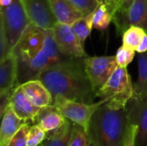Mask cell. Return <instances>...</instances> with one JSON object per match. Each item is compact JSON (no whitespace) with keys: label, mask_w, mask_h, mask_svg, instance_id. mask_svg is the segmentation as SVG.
<instances>
[{"label":"cell","mask_w":147,"mask_h":146,"mask_svg":"<svg viewBox=\"0 0 147 146\" xmlns=\"http://www.w3.org/2000/svg\"><path fill=\"white\" fill-rule=\"evenodd\" d=\"M12 51L17 59L20 84L38 79L48 68L70 59L59 52L52 28H44L32 22L28 24Z\"/></svg>","instance_id":"6da1fadb"},{"label":"cell","mask_w":147,"mask_h":146,"mask_svg":"<svg viewBox=\"0 0 147 146\" xmlns=\"http://www.w3.org/2000/svg\"><path fill=\"white\" fill-rule=\"evenodd\" d=\"M48 89L53 97L65 98L94 103L96 92L85 72L84 58L67 59L43 71L39 78Z\"/></svg>","instance_id":"7a4b0ae2"},{"label":"cell","mask_w":147,"mask_h":146,"mask_svg":"<svg viewBox=\"0 0 147 146\" xmlns=\"http://www.w3.org/2000/svg\"><path fill=\"white\" fill-rule=\"evenodd\" d=\"M127 108L102 104L93 114L88 133L93 146H123L128 129Z\"/></svg>","instance_id":"3957f363"},{"label":"cell","mask_w":147,"mask_h":146,"mask_svg":"<svg viewBox=\"0 0 147 146\" xmlns=\"http://www.w3.org/2000/svg\"><path fill=\"white\" fill-rule=\"evenodd\" d=\"M134 86L127 67L118 66L106 83L96 91V97L107 101L114 109L126 108L134 96Z\"/></svg>","instance_id":"277c9868"},{"label":"cell","mask_w":147,"mask_h":146,"mask_svg":"<svg viewBox=\"0 0 147 146\" xmlns=\"http://www.w3.org/2000/svg\"><path fill=\"white\" fill-rule=\"evenodd\" d=\"M30 22L22 0H0V26L12 50Z\"/></svg>","instance_id":"5b68a950"},{"label":"cell","mask_w":147,"mask_h":146,"mask_svg":"<svg viewBox=\"0 0 147 146\" xmlns=\"http://www.w3.org/2000/svg\"><path fill=\"white\" fill-rule=\"evenodd\" d=\"M106 102V100L101 99L96 102L88 104L85 102L73 101L61 96H57L53 97V105L65 119L83 126L88 132L93 114L100 106Z\"/></svg>","instance_id":"8992f818"},{"label":"cell","mask_w":147,"mask_h":146,"mask_svg":"<svg viewBox=\"0 0 147 146\" xmlns=\"http://www.w3.org/2000/svg\"><path fill=\"white\" fill-rule=\"evenodd\" d=\"M85 72L96 92L109 79L118 67L115 56H87L84 58Z\"/></svg>","instance_id":"52a82bcc"},{"label":"cell","mask_w":147,"mask_h":146,"mask_svg":"<svg viewBox=\"0 0 147 146\" xmlns=\"http://www.w3.org/2000/svg\"><path fill=\"white\" fill-rule=\"evenodd\" d=\"M54 41L61 53L72 59H82L88 56L84 44L75 34L70 24L56 22L52 28Z\"/></svg>","instance_id":"ba28073f"},{"label":"cell","mask_w":147,"mask_h":146,"mask_svg":"<svg viewBox=\"0 0 147 146\" xmlns=\"http://www.w3.org/2000/svg\"><path fill=\"white\" fill-rule=\"evenodd\" d=\"M113 22L121 35L131 26L140 27L147 33V0H135L127 10L115 12Z\"/></svg>","instance_id":"9c48e42d"},{"label":"cell","mask_w":147,"mask_h":146,"mask_svg":"<svg viewBox=\"0 0 147 146\" xmlns=\"http://www.w3.org/2000/svg\"><path fill=\"white\" fill-rule=\"evenodd\" d=\"M126 108L129 124L137 126L135 146H147V96H133Z\"/></svg>","instance_id":"30bf717a"},{"label":"cell","mask_w":147,"mask_h":146,"mask_svg":"<svg viewBox=\"0 0 147 146\" xmlns=\"http://www.w3.org/2000/svg\"><path fill=\"white\" fill-rule=\"evenodd\" d=\"M22 3L32 23L44 28H52L57 22L52 13L49 0H22Z\"/></svg>","instance_id":"8fae6325"},{"label":"cell","mask_w":147,"mask_h":146,"mask_svg":"<svg viewBox=\"0 0 147 146\" xmlns=\"http://www.w3.org/2000/svg\"><path fill=\"white\" fill-rule=\"evenodd\" d=\"M9 105L16 114L28 123V121L34 123L40 110V108L36 107L30 102L20 84L16 88L11 96Z\"/></svg>","instance_id":"7c38bea8"},{"label":"cell","mask_w":147,"mask_h":146,"mask_svg":"<svg viewBox=\"0 0 147 146\" xmlns=\"http://www.w3.org/2000/svg\"><path fill=\"white\" fill-rule=\"evenodd\" d=\"M19 84L17 59L12 51L0 60V92L15 89Z\"/></svg>","instance_id":"4fadbf2b"},{"label":"cell","mask_w":147,"mask_h":146,"mask_svg":"<svg viewBox=\"0 0 147 146\" xmlns=\"http://www.w3.org/2000/svg\"><path fill=\"white\" fill-rule=\"evenodd\" d=\"M30 102L39 108L53 104V99L51 92L40 79H33L20 84Z\"/></svg>","instance_id":"5bb4252c"},{"label":"cell","mask_w":147,"mask_h":146,"mask_svg":"<svg viewBox=\"0 0 147 146\" xmlns=\"http://www.w3.org/2000/svg\"><path fill=\"white\" fill-rule=\"evenodd\" d=\"M49 4L57 22L72 25L84 15L68 0H49Z\"/></svg>","instance_id":"9a60e30c"},{"label":"cell","mask_w":147,"mask_h":146,"mask_svg":"<svg viewBox=\"0 0 147 146\" xmlns=\"http://www.w3.org/2000/svg\"><path fill=\"white\" fill-rule=\"evenodd\" d=\"M26 123L28 122L19 118L9 105L2 116L0 128V146L7 145L15 134Z\"/></svg>","instance_id":"2e32d148"},{"label":"cell","mask_w":147,"mask_h":146,"mask_svg":"<svg viewBox=\"0 0 147 146\" xmlns=\"http://www.w3.org/2000/svg\"><path fill=\"white\" fill-rule=\"evenodd\" d=\"M65 121L66 119L52 104L40 108L34 124L39 125L47 133H48L59 129Z\"/></svg>","instance_id":"e0dca14e"},{"label":"cell","mask_w":147,"mask_h":146,"mask_svg":"<svg viewBox=\"0 0 147 146\" xmlns=\"http://www.w3.org/2000/svg\"><path fill=\"white\" fill-rule=\"evenodd\" d=\"M74 123L66 119L65 124L59 129L47 133L42 146H68Z\"/></svg>","instance_id":"ac0fdd59"},{"label":"cell","mask_w":147,"mask_h":146,"mask_svg":"<svg viewBox=\"0 0 147 146\" xmlns=\"http://www.w3.org/2000/svg\"><path fill=\"white\" fill-rule=\"evenodd\" d=\"M139 76L134 85V97L147 96V52L140 53L138 57Z\"/></svg>","instance_id":"d6986e66"},{"label":"cell","mask_w":147,"mask_h":146,"mask_svg":"<svg viewBox=\"0 0 147 146\" xmlns=\"http://www.w3.org/2000/svg\"><path fill=\"white\" fill-rule=\"evenodd\" d=\"M113 22V15L108 6L101 3L93 11V28L103 31Z\"/></svg>","instance_id":"ffe728a7"},{"label":"cell","mask_w":147,"mask_h":146,"mask_svg":"<svg viewBox=\"0 0 147 146\" xmlns=\"http://www.w3.org/2000/svg\"><path fill=\"white\" fill-rule=\"evenodd\" d=\"M71 26L75 34L84 44L85 40L90 35L93 29V12L83 15Z\"/></svg>","instance_id":"44dd1931"},{"label":"cell","mask_w":147,"mask_h":146,"mask_svg":"<svg viewBox=\"0 0 147 146\" xmlns=\"http://www.w3.org/2000/svg\"><path fill=\"white\" fill-rule=\"evenodd\" d=\"M146 34L143 28L136 26H131L122 34V45L137 51Z\"/></svg>","instance_id":"7402d4cb"},{"label":"cell","mask_w":147,"mask_h":146,"mask_svg":"<svg viewBox=\"0 0 147 146\" xmlns=\"http://www.w3.org/2000/svg\"><path fill=\"white\" fill-rule=\"evenodd\" d=\"M91 140L88 132L81 126L75 124L68 146H90Z\"/></svg>","instance_id":"603a6c76"},{"label":"cell","mask_w":147,"mask_h":146,"mask_svg":"<svg viewBox=\"0 0 147 146\" xmlns=\"http://www.w3.org/2000/svg\"><path fill=\"white\" fill-rule=\"evenodd\" d=\"M135 52H136L135 50L125 45H122L121 46H120L115 54L118 66L127 67L133 61L135 56Z\"/></svg>","instance_id":"cb8c5ba5"},{"label":"cell","mask_w":147,"mask_h":146,"mask_svg":"<svg viewBox=\"0 0 147 146\" xmlns=\"http://www.w3.org/2000/svg\"><path fill=\"white\" fill-rule=\"evenodd\" d=\"M47 138V133L37 124L30 126L28 136V146H38L41 145Z\"/></svg>","instance_id":"d4e9b609"},{"label":"cell","mask_w":147,"mask_h":146,"mask_svg":"<svg viewBox=\"0 0 147 146\" xmlns=\"http://www.w3.org/2000/svg\"><path fill=\"white\" fill-rule=\"evenodd\" d=\"M30 126L28 123L24 124L6 146H28V136Z\"/></svg>","instance_id":"484cf974"},{"label":"cell","mask_w":147,"mask_h":146,"mask_svg":"<svg viewBox=\"0 0 147 146\" xmlns=\"http://www.w3.org/2000/svg\"><path fill=\"white\" fill-rule=\"evenodd\" d=\"M84 15L93 12L102 3L101 0H68Z\"/></svg>","instance_id":"4316f807"},{"label":"cell","mask_w":147,"mask_h":146,"mask_svg":"<svg viewBox=\"0 0 147 146\" xmlns=\"http://www.w3.org/2000/svg\"><path fill=\"white\" fill-rule=\"evenodd\" d=\"M12 52L9 39L2 26H0V60L3 59L9 53Z\"/></svg>","instance_id":"83f0119b"},{"label":"cell","mask_w":147,"mask_h":146,"mask_svg":"<svg viewBox=\"0 0 147 146\" xmlns=\"http://www.w3.org/2000/svg\"><path fill=\"white\" fill-rule=\"evenodd\" d=\"M15 89H16V88L9 89V90L0 92V114H1V116H3L6 108L9 106L10 99H11V96H12Z\"/></svg>","instance_id":"f1b7e54d"},{"label":"cell","mask_w":147,"mask_h":146,"mask_svg":"<svg viewBox=\"0 0 147 146\" xmlns=\"http://www.w3.org/2000/svg\"><path fill=\"white\" fill-rule=\"evenodd\" d=\"M136 136H137V126L135 125L129 124L123 146H135Z\"/></svg>","instance_id":"f546056e"},{"label":"cell","mask_w":147,"mask_h":146,"mask_svg":"<svg viewBox=\"0 0 147 146\" xmlns=\"http://www.w3.org/2000/svg\"><path fill=\"white\" fill-rule=\"evenodd\" d=\"M135 0H115L113 10H112V15L115 12H121V11H126L127 10L132 4L134 3Z\"/></svg>","instance_id":"4dcf8cb0"},{"label":"cell","mask_w":147,"mask_h":146,"mask_svg":"<svg viewBox=\"0 0 147 146\" xmlns=\"http://www.w3.org/2000/svg\"><path fill=\"white\" fill-rule=\"evenodd\" d=\"M136 52H138L139 53H142V52H147V34L145 35L141 44L140 45V46L138 47Z\"/></svg>","instance_id":"1f68e13d"},{"label":"cell","mask_w":147,"mask_h":146,"mask_svg":"<svg viewBox=\"0 0 147 146\" xmlns=\"http://www.w3.org/2000/svg\"><path fill=\"white\" fill-rule=\"evenodd\" d=\"M101 2L108 6L109 9L110 10V12H111V14H112V10H113L114 5H115V0H101Z\"/></svg>","instance_id":"d6a6232c"},{"label":"cell","mask_w":147,"mask_h":146,"mask_svg":"<svg viewBox=\"0 0 147 146\" xmlns=\"http://www.w3.org/2000/svg\"><path fill=\"white\" fill-rule=\"evenodd\" d=\"M38 146H42V144H41V145H38Z\"/></svg>","instance_id":"836d02e7"},{"label":"cell","mask_w":147,"mask_h":146,"mask_svg":"<svg viewBox=\"0 0 147 146\" xmlns=\"http://www.w3.org/2000/svg\"><path fill=\"white\" fill-rule=\"evenodd\" d=\"M90 146H93V145H92V144H91V145H90Z\"/></svg>","instance_id":"e575fe53"}]
</instances>
